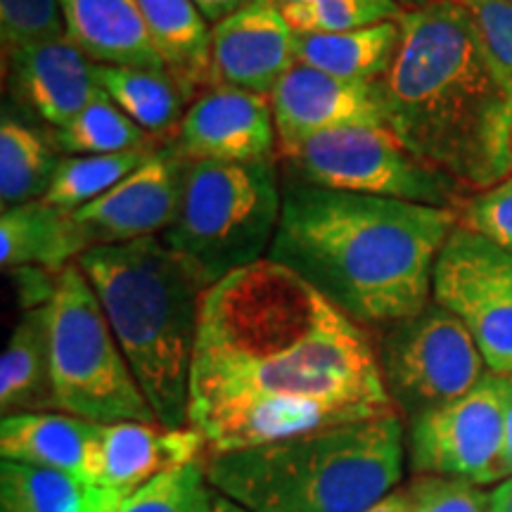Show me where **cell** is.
<instances>
[{
    "label": "cell",
    "mask_w": 512,
    "mask_h": 512,
    "mask_svg": "<svg viewBox=\"0 0 512 512\" xmlns=\"http://www.w3.org/2000/svg\"><path fill=\"white\" fill-rule=\"evenodd\" d=\"M399 415L370 330L271 259L204 292L188 427L207 453Z\"/></svg>",
    "instance_id": "obj_1"
},
{
    "label": "cell",
    "mask_w": 512,
    "mask_h": 512,
    "mask_svg": "<svg viewBox=\"0 0 512 512\" xmlns=\"http://www.w3.org/2000/svg\"><path fill=\"white\" fill-rule=\"evenodd\" d=\"M456 209L287 183L268 259L290 268L363 328H389L432 302Z\"/></svg>",
    "instance_id": "obj_2"
},
{
    "label": "cell",
    "mask_w": 512,
    "mask_h": 512,
    "mask_svg": "<svg viewBox=\"0 0 512 512\" xmlns=\"http://www.w3.org/2000/svg\"><path fill=\"white\" fill-rule=\"evenodd\" d=\"M392 69L377 81L384 124L415 157L470 192L512 174V86L458 0L403 10Z\"/></svg>",
    "instance_id": "obj_3"
},
{
    "label": "cell",
    "mask_w": 512,
    "mask_h": 512,
    "mask_svg": "<svg viewBox=\"0 0 512 512\" xmlns=\"http://www.w3.org/2000/svg\"><path fill=\"white\" fill-rule=\"evenodd\" d=\"M128 366L166 427H188L190 370L207 285L159 238L88 249L76 261Z\"/></svg>",
    "instance_id": "obj_4"
},
{
    "label": "cell",
    "mask_w": 512,
    "mask_h": 512,
    "mask_svg": "<svg viewBox=\"0 0 512 512\" xmlns=\"http://www.w3.org/2000/svg\"><path fill=\"white\" fill-rule=\"evenodd\" d=\"M209 484L249 512H366L399 489L406 422L387 415L278 444L207 453Z\"/></svg>",
    "instance_id": "obj_5"
},
{
    "label": "cell",
    "mask_w": 512,
    "mask_h": 512,
    "mask_svg": "<svg viewBox=\"0 0 512 512\" xmlns=\"http://www.w3.org/2000/svg\"><path fill=\"white\" fill-rule=\"evenodd\" d=\"M283 190L278 166L190 162L178 214L162 240L207 285L268 259Z\"/></svg>",
    "instance_id": "obj_6"
},
{
    "label": "cell",
    "mask_w": 512,
    "mask_h": 512,
    "mask_svg": "<svg viewBox=\"0 0 512 512\" xmlns=\"http://www.w3.org/2000/svg\"><path fill=\"white\" fill-rule=\"evenodd\" d=\"M48 316L55 411L98 425L159 422L79 264L57 278Z\"/></svg>",
    "instance_id": "obj_7"
},
{
    "label": "cell",
    "mask_w": 512,
    "mask_h": 512,
    "mask_svg": "<svg viewBox=\"0 0 512 512\" xmlns=\"http://www.w3.org/2000/svg\"><path fill=\"white\" fill-rule=\"evenodd\" d=\"M297 181L323 190L387 197L427 207L458 209L463 185L425 164L387 126H349L325 131L280 157Z\"/></svg>",
    "instance_id": "obj_8"
},
{
    "label": "cell",
    "mask_w": 512,
    "mask_h": 512,
    "mask_svg": "<svg viewBox=\"0 0 512 512\" xmlns=\"http://www.w3.org/2000/svg\"><path fill=\"white\" fill-rule=\"evenodd\" d=\"M377 361L389 399L408 422L458 401L489 375L475 339L437 302L384 328Z\"/></svg>",
    "instance_id": "obj_9"
},
{
    "label": "cell",
    "mask_w": 512,
    "mask_h": 512,
    "mask_svg": "<svg viewBox=\"0 0 512 512\" xmlns=\"http://www.w3.org/2000/svg\"><path fill=\"white\" fill-rule=\"evenodd\" d=\"M508 377L489 373L470 394L408 422L406 458L413 475L498 486L508 463Z\"/></svg>",
    "instance_id": "obj_10"
},
{
    "label": "cell",
    "mask_w": 512,
    "mask_h": 512,
    "mask_svg": "<svg viewBox=\"0 0 512 512\" xmlns=\"http://www.w3.org/2000/svg\"><path fill=\"white\" fill-rule=\"evenodd\" d=\"M432 302L465 325L489 373L512 377V252L456 226L434 264Z\"/></svg>",
    "instance_id": "obj_11"
},
{
    "label": "cell",
    "mask_w": 512,
    "mask_h": 512,
    "mask_svg": "<svg viewBox=\"0 0 512 512\" xmlns=\"http://www.w3.org/2000/svg\"><path fill=\"white\" fill-rule=\"evenodd\" d=\"M207 456V444L192 427L162 422L98 425L86 472V512H112L164 472Z\"/></svg>",
    "instance_id": "obj_12"
},
{
    "label": "cell",
    "mask_w": 512,
    "mask_h": 512,
    "mask_svg": "<svg viewBox=\"0 0 512 512\" xmlns=\"http://www.w3.org/2000/svg\"><path fill=\"white\" fill-rule=\"evenodd\" d=\"M188 159L176 143H164L143 166L110 192L79 211V223L93 247L126 245L145 238H162L174 223L183 195Z\"/></svg>",
    "instance_id": "obj_13"
},
{
    "label": "cell",
    "mask_w": 512,
    "mask_h": 512,
    "mask_svg": "<svg viewBox=\"0 0 512 512\" xmlns=\"http://www.w3.org/2000/svg\"><path fill=\"white\" fill-rule=\"evenodd\" d=\"M174 143L190 162H275L280 145L271 98L238 88H209L190 102Z\"/></svg>",
    "instance_id": "obj_14"
},
{
    "label": "cell",
    "mask_w": 512,
    "mask_h": 512,
    "mask_svg": "<svg viewBox=\"0 0 512 512\" xmlns=\"http://www.w3.org/2000/svg\"><path fill=\"white\" fill-rule=\"evenodd\" d=\"M294 64V31L275 0H252L211 27V88L271 98Z\"/></svg>",
    "instance_id": "obj_15"
},
{
    "label": "cell",
    "mask_w": 512,
    "mask_h": 512,
    "mask_svg": "<svg viewBox=\"0 0 512 512\" xmlns=\"http://www.w3.org/2000/svg\"><path fill=\"white\" fill-rule=\"evenodd\" d=\"M280 155L325 131L349 126H387L377 83L335 79L306 64H294L271 93Z\"/></svg>",
    "instance_id": "obj_16"
},
{
    "label": "cell",
    "mask_w": 512,
    "mask_h": 512,
    "mask_svg": "<svg viewBox=\"0 0 512 512\" xmlns=\"http://www.w3.org/2000/svg\"><path fill=\"white\" fill-rule=\"evenodd\" d=\"M12 93L43 124L67 126L98 95L95 62L67 36L31 43L5 55Z\"/></svg>",
    "instance_id": "obj_17"
},
{
    "label": "cell",
    "mask_w": 512,
    "mask_h": 512,
    "mask_svg": "<svg viewBox=\"0 0 512 512\" xmlns=\"http://www.w3.org/2000/svg\"><path fill=\"white\" fill-rule=\"evenodd\" d=\"M67 38L95 64L166 69L138 0H60Z\"/></svg>",
    "instance_id": "obj_18"
},
{
    "label": "cell",
    "mask_w": 512,
    "mask_h": 512,
    "mask_svg": "<svg viewBox=\"0 0 512 512\" xmlns=\"http://www.w3.org/2000/svg\"><path fill=\"white\" fill-rule=\"evenodd\" d=\"M91 249L74 214L36 200L0 214V266L5 273L41 268L60 275Z\"/></svg>",
    "instance_id": "obj_19"
},
{
    "label": "cell",
    "mask_w": 512,
    "mask_h": 512,
    "mask_svg": "<svg viewBox=\"0 0 512 512\" xmlns=\"http://www.w3.org/2000/svg\"><path fill=\"white\" fill-rule=\"evenodd\" d=\"M98 422L60 411L17 413L0 422V456L83 479Z\"/></svg>",
    "instance_id": "obj_20"
},
{
    "label": "cell",
    "mask_w": 512,
    "mask_h": 512,
    "mask_svg": "<svg viewBox=\"0 0 512 512\" xmlns=\"http://www.w3.org/2000/svg\"><path fill=\"white\" fill-rule=\"evenodd\" d=\"M0 411L3 418L55 411L48 304L24 311L0 356Z\"/></svg>",
    "instance_id": "obj_21"
},
{
    "label": "cell",
    "mask_w": 512,
    "mask_h": 512,
    "mask_svg": "<svg viewBox=\"0 0 512 512\" xmlns=\"http://www.w3.org/2000/svg\"><path fill=\"white\" fill-rule=\"evenodd\" d=\"M166 72L192 100L211 88V24L192 0H138Z\"/></svg>",
    "instance_id": "obj_22"
},
{
    "label": "cell",
    "mask_w": 512,
    "mask_h": 512,
    "mask_svg": "<svg viewBox=\"0 0 512 512\" xmlns=\"http://www.w3.org/2000/svg\"><path fill=\"white\" fill-rule=\"evenodd\" d=\"M399 43V19H389L342 34H294V57L335 79L377 83L392 69Z\"/></svg>",
    "instance_id": "obj_23"
},
{
    "label": "cell",
    "mask_w": 512,
    "mask_h": 512,
    "mask_svg": "<svg viewBox=\"0 0 512 512\" xmlns=\"http://www.w3.org/2000/svg\"><path fill=\"white\" fill-rule=\"evenodd\" d=\"M95 81L152 138L174 143L192 98L166 69L95 64Z\"/></svg>",
    "instance_id": "obj_24"
},
{
    "label": "cell",
    "mask_w": 512,
    "mask_h": 512,
    "mask_svg": "<svg viewBox=\"0 0 512 512\" xmlns=\"http://www.w3.org/2000/svg\"><path fill=\"white\" fill-rule=\"evenodd\" d=\"M60 155L41 133L3 117L0 124V202L3 209L46 197Z\"/></svg>",
    "instance_id": "obj_25"
},
{
    "label": "cell",
    "mask_w": 512,
    "mask_h": 512,
    "mask_svg": "<svg viewBox=\"0 0 512 512\" xmlns=\"http://www.w3.org/2000/svg\"><path fill=\"white\" fill-rule=\"evenodd\" d=\"M53 143L67 155H117L159 147V140L128 119L102 88L67 126L57 128Z\"/></svg>",
    "instance_id": "obj_26"
},
{
    "label": "cell",
    "mask_w": 512,
    "mask_h": 512,
    "mask_svg": "<svg viewBox=\"0 0 512 512\" xmlns=\"http://www.w3.org/2000/svg\"><path fill=\"white\" fill-rule=\"evenodd\" d=\"M155 152L157 147L117 152V155L62 157L43 202L74 214V211L86 207V204L100 200L105 192H110L114 185H119L126 176H131Z\"/></svg>",
    "instance_id": "obj_27"
},
{
    "label": "cell",
    "mask_w": 512,
    "mask_h": 512,
    "mask_svg": "<svg viewBox=\"0 0 512 512\" xmlns=\"http://www.w3.org/2000/svg\"><path fill=\"white\" fill-rule=\"evenodd\" d=\"M0 512H86L83 484L67 472L3 460Z\"/></svg>",
    "instance_id": "obj_28"
},
{
    "label": "cell",
    "mask_w": 512,
    "mask_h": 512,
    "mask_svg": "<svg viewBox=\"0 0 512 512\" xmlns=\"http://www.w3.org/2000/svg\"><path fill=\"white\" fill-rule=\"evenodd\" d=\"M294 34H342L399 19L396 0H275Z\"/></svg>",
    "instance_id": "obj_29"
},
{
    "label": "cell",
    "mask_w": 512,
    "mask_h": 512,
    "mask_svg": "<svg viewBox=\"0 0 512 512\" xmlns=\"http://www.w3.org/2000/svg\"><path fill=\"white\" fill-rule=\"evenodd\" d=\"M204 458L164 472L112 512H211L216 491L209 484Z\"/></svg>",
    "instance_id": "obj_30"
},
{
    "label": "cell",
    "mask_w": 512,
    "mask_h": 512,
    "mask_svg": "<svg viewBox=\"0 0 512 512\" xmlns=\"http://www.w3.org/2000/svg\"><path fill=\"white\" fill-rule=\"evenodd\" d=\"M67 36L60 0H0L3 55L31 43Z\"/></svg>",
    "instance_id": "obj_31"
},
{
    "label": "cell",
    "mask_w": 512,
    "mask_h": 512,
    "mask_svg": "<svg viewBox=\"0 0 512 512\" xmlns=\"http://www.w3.org/2000/svg\"><path fill=\"white\" fill-rule=\"evenodd\" d=\"M456 214L460 228L512 252V174L494 188L467 195Z\"/></svg>",
    "instance_id": "obj_32"
},
{
    "label": "cell",
    "mask_w": 512,
    "mask_h": 512,
    "mask_svg": "<svg viewBox=\"0 0 512 512\" xmlns=\"http://www.w3.org/2000/svg\"><path fill=\"white\" fill-rule=\"evenodd\" d=\"M406 491L413 512H489V494L463 479L413 475Z\"/></svg>",
    "instance_id": "obj_33"
},
{
    "label": "cell",
    "mask_w": 512,
    "mask_h": 512,
    "mask_svg": "<svg viewBox=\"0 0 512 512\" xmlns=\"http://www.w3.org/2000/svg\"><path fill=\"white\" fill-rule=\"evenodd\" d=\"M470 12L486 53L512 86V0H458Z\"/></svg>",
    "instance_id": "obj_34"
},
{
    "label": "cell",
    "mask_w": 512,
    "mask_h": 512,
    "mask_svg": "<svg viewBox=\"0 0 512 512\" xmlns=\"http://www.w3.org/2000/svg\"><path fill=\"white\" fill-rule=\"evenodd\" d=\"M192 3L200 8V12L207 17V22L214 27V24L223 22V19L235 15V12L245 8V5L252 3V0H192Z\"/></svg>",
    "instance_id": "obj_35"
},
{
    "label": "cell",
    "mask_w": 512,
    "mask_h": 512,
    "mask_svg": "<svg viewBox=\"0 0 512 512\" xmlns=\"http://www.w3.org/2000/svg\"><path fill=\"white\" fill-rule=\"evenodd\" d=\"M366 512H413L411 496H408L406 486H403V489L399 486V489H394L392 494H387L375 505H370Z\"/></svg>",
    "instance_id": "obj_36"
},
{
    "label": "cell",
    "mask_w": 512,
    "mask_h": 512,
    "mask_svg": "<svg viewBox=\"0 0 512 512\" xmlns=\"http://www.w3.org/2000/svg\"><path fill=\"white\" fill-rule=\"evenodd\" d=\"M489 512H512V477L489 491Z\"/></svg>",
    "instance_id": "obj_37"
},
{
    "label": "cell",
    "mask_w": 512,
    "mask_h": 512,
    "mask_svg": "<svg viewBox=\"0 0 512 512\" xmlns=\"http://www.w3.org/2000/svg\"><path fill=\"white\" fill-rule=\"evenodd\" d=\"M216 491V489H214ZM211 512H249L245 505H240V503H235L233 498H228V496H223V494H219V491H216V498H214V510Z\"/></svg>",
    "instance_id": "obj_38"
},
{
    "label": "cell",
    "mask_w": 512,
    "mask_h": 512,
    "mask_svg": "<svg viewBox=\"0 0 512 512\" xmlns=\"http://www.w3.org/2000/svg\"><path fill=\"white\" fill-rule=\"evenodd\" d=\"M505 446H508V463L512 472V380L508 377V432H505Z\"/></svg>",
    "instance_id": "obj_39"
},
{
    "label": "cell",
    "mask_w": 512,
    "mask_h": 512,
    "mask_svg": "<svg viewBox=\"0 0 512 512\" xmlns=\"http://www.w3.org/2000/svg\"><path fill=\"white\" fill-rule=\"evenodd\" d=\"M396 3L403 5L406 10H413V8H422V5L432 3V0H396Z\"/></svg>",
    "instance_id": "obj_40"
},
{
    "label": "cell",
    "mask_w": 512,
    "mask_h": 512,
    "mask_svg": "<svg viewBox=\"0 0 512 512\" xmlns=\"http://www.w3.org/2000/svg\"><path fill=\"white\" fill-rule=\"evenodd\" d=\"M510 380H512V377H510Z\"/></svg>",
    "instance_id": "obj_41"
}]
</instances>
